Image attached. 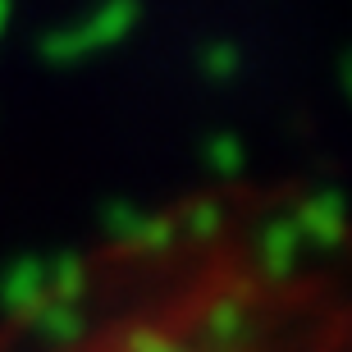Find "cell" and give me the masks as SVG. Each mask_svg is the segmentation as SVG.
<instances>
[{
	"label": "cell",
	"instance_id": "obj_3",
	"mask_svg": "<svg viewBox=\"0 0 352 352\" xmlns=\"http://www.w3.org/2000/svg\"><path fill=\"white\" fill-rule=\"evenodd\" d=\"M206 160L215 165V174H238L243 170V142H238L234 133H215L206 146Z\"/></svg>",
	"mask_w": 352,
	"mask_h": 352
},
{
	"label": "cell",
	"instance_id": "obj_1",
	"mask_svg": "<svg viewBox=\"0 0 352 352\" xmlns=\"http://www.w3.org/2000/svg\"><path fill=\"white\" fill-rule=\"evenodd\" d=\"M133 23H138V0H101L82 23L41 37V55L55 60V65H78L82 55L101 51V46H115L119 37H129Z\"/></svg>",
	"mask_w": 352,
	"mask_h": 352
},
{
	"label": "cell",
	"instance_id": "obj_5",
	"mask_svg": "<svg viewBox=\"0 0 352 352\" xmlns=\"http://www.w3.org/2000/svg\"><path fill=\"white\" fill-rule=\"evenodd\" d=\"M343 87H348V96H352V60L343 65Z\"/></svg>",
	"mask_w": 352,
	"mask_h": 352
},
{
	"label": "cell",
	"instance_id": "obj_4",
	"mask_svg": "<svg viewBox=\"0 0 352 352\" xmlns=\"http://www.w3.org/2000/svg\"><path fill=\"white\" fill-rule=\"evenodd\" d=\"M10 14H14V0H0V32H5V23H10Z\"/></svg>",
	"mask_w": 352,
	"mask_h": 352
},
{
	"label": "cell",
	"instance_id": "obj_2",
	"mask_svg": "<svg viewBox=\"0 0 352 352\" xmlns=\"http://www.w3.org/2000/svg\"><path fill=\"white\" fill-rule=\"evenodd\" d=\"M238 46H229V41H210L206 51L197 55V65H201V74H206L210 82H229L238 74Z\"/></svg>",
	"mask_w": 352,
	"mask_h": 352
}]
</instances>
